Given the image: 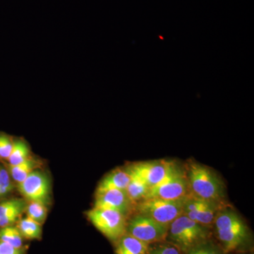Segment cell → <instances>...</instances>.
<instances>
[{
  "label": "cell",
  "mask_w": 254,
  "mask_h": 254,
  "mask_svg": "<svg viewBox=\"0 0 254 254\" xmlns=\"http://www.w3.org/2000/svg\"><path fill=\"white\" fill-rule=\"evenodd\" d=\"M185 199H145L135 204L133 212L148 217L164 226L169 227L175 219L184 213V203Z\"/></svg>",
  "instance_id": "cell-5"
},
{
  "label": "cell",
  "mask_w": 254,
  "mask_h": 254,
  "mask_svg": "<svg viewBox=\"0 0 254 254\" xmlns=\"http://www.w3.org/2000/svg\"><path fill=\"white\" fill-rule=\"evenodd\" d=\"M190 195L201 199L225 203V185L211 168L190 159L185 166Z\"/></svg>",
  "instance_id": "cell-2"
},
{
  "label": "cell",
  "mask_w": 254,
  "mask_h": 254,
  "mask_svg": "<svg viewBox=\"0 0 254 254\" xmlns=\"http://www.w3.org/2000/svg\"><path fill=\"white\" fill-rule=\"evenodd\" d=\"M173 161L166 160L138 162L127 167L130 175L144 182L150 189L160 183L168 175Z\"/></svg>",
  "instance_id": "cell-8"
},
{
  "label": "cell",
  "mask_w": 254,
  "mask_h": 254,
  "mask_svg": "<svg viewBox=\"0 0 254 254\" xmlns=\"http://www.w3.org/2000/svg\"><path fill=\"white\" fill-rule=\"evenodd\" d=\"M14 187L9 172L3 167H0V198L9 193Z\"/></svg>",
  "instance_id": "cell-23"
},
{
  "label": "cell",
  "mask_w": 254,
  "mask_h": 254,
  "mask_svg": "<svg viewBox=\"0 0 254 254\" xmlns=\"http://www.w3.org/2000/svg\"><path fill=\"white\" fill-rule=\"evenodd\" d=\"M134 205L126 190H110L96 191L93 208L115 210L128 218L134 210Z\"/></svg>",
  "instance_id": "cell-11"
},
{
  "label": "cell",
  "mask_w": 254,
  "mask_h": 254,
  "mask_svg": "<svg viewBox=\"0 0 254 254\" xmlns=\"http://www.w3.org/2000/svg\"><path fill=\"white\" fill-rule=\"evenodd\" d=\"M86 215L95 228L111 242L116 243L127 233L128 218L123 214L108 209L93 208Z\"/></svg>",
  "instance_id": "cell-6"
},
{
  "label": "cell",
  "mask_w": 254,
  "mask_h": 254,
  "mask_svg": "<svg viewBox=\"0 0 254 254\" xmlns=\"http://www.w3.org/2000/svg\"><path fill=\"white\" fill-rule=\"evenodd\" d=\"M14 146V141L9 136L0 133V158L8 160Z\"/></svg>",
  "instance_id": "cell-24"
},
{
  "label": "cell",
  "mask_w": 254,
  "mask_h": 254,
  "mask_svg": "<svg viewBox=\"0 0 254 254\" xmlns=\"http://www.w3.org/2000/svg\"><path fill=\"white\" fill-rule=\"evenodd\" d=\"M26 215L28 218L32 219L38 223L45 222L48 213L47 205L36 201H29L26 208Z\"/></svg>",
  "instance_id": "cell-20"
},
{
  "label": "cell",
  "mask_w": 254,
  "mask_h": 254,
  "mask_svg": "<svg viewBox=\"0 0 254 254\" xmlns=\"http://www.w3.org/2000/svg\"><path fill=\"white\" fill-rule=\"evenodd\" d=\"M225 203H218L197 198L190 195L184 203V214L193 221L210 227L214 223L215 216Z\"/></svg>",
  "instance_id": "cell-10"
},
{
  "label": "cell",
  "mask_w": 254,
  "mask_h": 254,
  "mask_svg": "<svg viewBox=\"0 0 254 254\" xmlns=\"http://www.w3.org/2000/svg\"><path fill=\"white\" fill-rule=\"evenodd\" d=\"M0 242H4L15 248H22L23 237L17 227L7 226L0 230Z\"/></svg>",
  "instance_id": "cell-18"
},
{
  "label": "cell",
  "mask_w": 254,
  "mask_h": 254,
  "mask_svg": "<svg viewBox=\"0 0 254 254\" xmlns=\"http://www.w3.org/2000/svg\"><path fill=\"white\" fill-rule=\"evenodd\" d=\"M190 195L185 168H180L178 164L173 162L168 175L158 185L150 189L145 199L183 200Z\"/></svg>",
  "instance_id": "cell-4"
},
{
  "label": "cell",
  "mask_w": 254,
  "mask_h": 254,
  "mask_svg": "<svg viewBox=\"0 0 254 254\" xmlns=\"http://www.w3.org/2000/svg\"><path fill=\"white\" fill-rule=\"evenodd\" d=\"M16 227L19 230L23 238L27 239V240H38L41 237V224L28 217L20 220Z\"/></svg>",
  "instance_id": "cell-17"
},
{
  "label": "cell",
  "mask_w": 254,
  "mask_h": 254,
  "mask_svg": "<svg viewBox=\"0 0 254 254\" xmlns=\"http://www.w3.org/2000/svg\"><path fill=\"white\" fill-rule=\"evenodd\" d=\"M38 163L36 160L29 157L22 163L16 165H9V175L16 183L22 182L31 173H33Z\"/></svg>",
  "instance_id": "cell-15"
},
{
  "label": "cell",
  "mask_w": 254,
  "mask_h": 254,
  "mask_svg": "<svg viewBox=\"0 0 254 254\" xmlns=\"http://www.w3.org/2000/svg\"><path fill=\"white\" fill-rule=\"evenodd\" d=\"M168 230L169 227L139 214L135 213L127 220V233L150 245L165 242Z\"/></svg>",
  "instance_id": "cell-7"
},
{
  "label": "cell",
  "mask_w": 254,
  "mask_h": 254,
  "mask_svg": "<svg viewBox=\"0 0 254 254\" xmlns=\"http://www.w3.org/2000/svg\"><path fill=\"white\" fill-rule=\"evenodd\" d=\"M25 252L26 249L24 247L15 248L4 242H0V254H25Z\"/></svg>",
  "instance_id": "cell-25"
},
{
  "label": "cell",
  "mask_w": 254,
  "mask_h": 254,
  "mask_svg": "<svg viewBox=\"0 0 254 254\" xmlns=\"http://www.w3.org/2000/svg\"><path fill=\"white\" fill-rule=\"evenodd\" d=\"M210 239V227L190 220L183 213L169 227L166 241L185 254L195 246Z\"/></svg>",
  "instance_id": "cell-3"
},
{
  "label": "cell",
  "mask_w": 254,
  "mask_h": 254,
  "mask_svg": "<svg viewBox=\"0 0 254 254\" xmlns=\"http://www.w3.org/2000/svg\"><path fill=\"white\" fill-rule=\"evenodd\" d=\"M131 180V175L127 168L115 169L103 177L100 182L96 191L110 190H126Z\"/></svg>",
  "instance_id": "cell-13"
},
{
  "label": "cell",
  "mask_w": 254,
  "mask_h": 254,
  "mask_svg": "<svg viewBox=\"0 0 254 254\" xmlns=\"http://www.w3.org/2000/svg\"><path fill=\"white\" fill-rule=\"evenodd\" d=\"M30 150L28 146L24 141L21 140L14 141V146L11 150L8 160L9 165H16L22 163L29 158Z\"/></svg>",
  "instance_id": "cell-19"
},
{
  "label": "cell",
  "mask_w": 254,
  "mask_h": 254,
  "mask_svg": "<svg viewBox=\"0 0 254 254\" xmlns=\"http://www.w3.org/2000/svg\"><path fill=\"white\" fill-rule=\"evenodd\" d=\"M149 247L150 245L126 233L116 242L115 254H147Z\"/></svg>",
  "instance_id": "cell-14"
},
{
  "label": "cell",
  "mask_w": 254,
  "mask_h": 254,
  "mask_svg": "<svg viewBox=\"0 0 254 254\" xmlns=\"http://www.w3.org/2000/svg\"><path fill=\"white\" fill-rule=\"evenodd\" d=\"M149 190L150 187L144 182L131 175V180L127 187L126 191L134 205L144 200Z\"/></svg>",
  "instance_id": "cell-16"
},
{
  "label": "cell",
  "mask_w": 254,
  "mask_h": 254,
  "mask_svg": "<svg viewBox=\"0 0 254 254\" xmlns=\"http://www.w3.org/2000/svg\"><path fill=\"white\" fill-rule=\"evenodd\" d=\"M147 254H182V252L173 244L165 241L150 245Z\"/></svg>",
  "instance_id": "cell-22"
},
{
  "label": "cell",
  "mask_w": 254,
  "mask_h": 254,
  "mask_svg": "<svg viewBox=\"0 0 254 254\" xmlns=\"http://www.w3.org/2000/svg\"><path fill=\"white\" fill-rule=\"evenodd\" d=\"M215 235L225 254L245 250L252 243V233L240 215L229 206L220 209L214 220Z\"/></svg>",
  "instance_id": "cell-1"
},
{
  "label": "cell",
  "mask_w": 254,
  "mask_h": 254,
  "mask_svg": "<svg viewBox=\"0 0 254 254\" xmlns=\"http://www.w3.org/2000/svg\"><path fill=\"white\" fill-rule=\"evenodd\" d=\"M185 254H225L219 245L215 244L211 239L195 246Z\"/></svg>",
  "instance_id": "cell-21"
},
{
  "label": "cell",
  "mask_w": 254,
  "mask_h": 254,
  "mask_svg": "<svg viewBox=\"0 0 254 254\" xmlns=\"http://www.w3.org/2000/svg\"><path fill=\"white\" fill-rule=\"evenodd\" d=\"M27 203L23 199L13 198L0 203V227L11 226L26 210Z\"/></svg>",
  "instance_id": "cell-12"
},
{
  "label": "cell",
  "mask_w": 254,
  "mask_h": 254,
  "mask_svg": "<svg viewBox=\"0 0 254 254\" xmlns=\"http://www.w3.org/2000/svg\"><path fill=\"white\" fill-rule=\"evenodd\" d=\"M50 181L43 172L34 170L22 182L18 184L20 193L29 201L48 204L50 200Z\"/></svg>",
  "instance_id": "cell-9"
}]
</instances>
